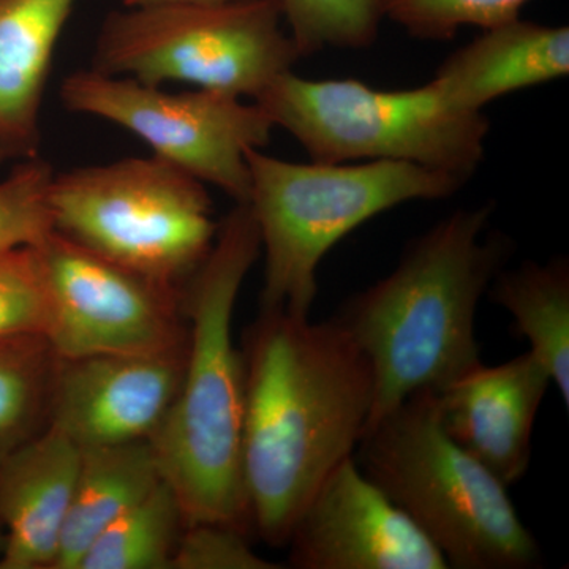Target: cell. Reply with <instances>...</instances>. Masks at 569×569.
Instances as JSON below:
<instances>
[{
	"label": "cell",
	"mask_w": 569,
	"mask_h": 569,
	"mask_svg": "<svg viewBox=\"0 0 569 569\" xmlns=\"http://www.w3.org/2000/svg\"><path fill=\"white\" fill-rule=\"evenodd\" d=\"M242 477L253 537L284 548L318 486L355 456L373 400L366 355L336 320L260 309L242 339Z\"/></svg>",
	"instance_id": "cell-1"
},
{
	"label": "cell",
	"mask_w": 569,
	"mask_h": 569,
	"mask_svg": "<svg viewBox=\"0 0 569 569\" xmlns=\"http://www.w3.org/2000/svg\"><path fill=\"white\" fill-rule=\"evenodd\" d=\"M490 213L489 204L449 213L340 307L336 320L373 372L365 436L408 396L440 395L481 362L478 305L512 252L503 234H488Z\"/></svg>",
	"instance_id": "cell-2"
},
{
	"label": "cell",
	"mask_w": 569,
	"mask_h": 569,
	"mask_svg": "<svg viewBox=\"0 0 569 569\" xmlns=\"http://www.w3.org/2000/svg\"><path fill=\"white\" fill-rule=\"evenodd\" d=\"M261 253L249 204L219 223L211 252L183 288L189 328L186 366L173 406L151 438L163 481L187 526L222 523L253 537L242 477L244 356L236 348L239 291Z\"/></svg>",
	"instance_id": "cell-3"
},
{
	"label": "cell",
	"mask_w": 569,
	"mask_h": 569,
	"mask_svg": "<svg viewBox=\"0 0 569 569\" xmlns=\"http://www.w3.org/2000/svg\"><path fill=\"white\" fill-rule=\"evenodd\" d=\"M356 462L455 569L541 567L508 488L445 430L436 392L408 396L358 445Z\"/></svg>",
	"instance_id": "cell-4"
},
{
	"label": "cell",
	"mask_w": 569,
	"mask_h": 569,
	"mask_svg": "<svg viewBox=\"0 0 569 569\" xmlns=\"http://www.w3.org/2000/svg\"><path fill=\"white\" fill-rule=\"evenodd\" d=\"M250 211L264 253L260 309L310 317L318 266L347 234L410 201L447 200L466 179L408 162L295 163L246 153Z\"/></svg>",
	"instance_id": "cell-5"
},
{
	"label": "cell",
	"mask_w": 569,
	"mask_h": 569,
	"mask_svg": "<svg viewBox=\"0 0 569 569\" xmlns=\"http://www.w3.org/2000/svg\"><path fill=\"white\" fill-rule=\"evenodd\" d=\"M254 103L287 130L312 162H408L470 181L485 159L489 121L452 107L432 82L370 88L353 78L307 80L280 74Z\"/></svg>",
	"instance_id": "cell-6"
},
{
	"label": "cell",
	"mask_w": 569,
	"mask_h": 569,
	"mask_svg": "<svg viewBox=\"0 0 569 569\" xmlns=\"http://www.w3.org/2000/svg\"><path fill=\"white\" fill-rule=\"evenodd\" d=\"M50 209L56 233L181 290L219 231L204 183L153 153L54 173Z\"/></svg>",
	"instance_id": "cell-7"
},
{
	"label": "cell",
	"mask_w": 569,
	"mask_h": 569,
	"mask_svg": "<svg viewBox=\"0 0 569 569\" xmlns=\"http://www.w3.org/2000/svg\"><path fill=\"white\" fill-rule=\"evenodd\" d=\"M279 0L134 7L108 14L91 69L144 84L183 82L257 99L301 59Z\"/></svg>",
	"instance_id": "cell-8"
},
{
	"label": "cell",
	"mask_w": 569,
	"mask_h": 569,
	"mask_svg": "<svg viewBox=\"0 0 569 569\" xmlns=\"http://www.w3.org/2000/svg\"><path fill=\"white\" fill-rule=\"evenodd\" d=\"M63 107L93 116L141 138L153 156L247 203L246 153L263 149L276 127L260 104L231 93L197 89L163 91L132 78L78 70L63 78Z\"/></svg>",
	"instance_id": "cell-9"
},
{
	"label": "cell",
	"mask_w": 569,
	"mask_h": 569,
	"mask_svg": "<svg viewBox=\"0 0 569 569\" xmlns=\"http://www.w3.org/2000/svg\"><path fill=\"white\" fill-rule=\"evenodd\" d=\"M37 249L50 288L47 337L59 358L157 351L187 342L181 288L108 260L54 230Z\"/></svg>",
	"instance_id": "cell-10"
},
{
	"label": "cell",
	"mask_w": 569,
	"mask_h": 569,
	"mask_svg": "<svg viewBox=\"0 0 569 569\" xmlns=\"http://www.w3.org/2000/svg\"><path fill=\"white\" fill-rule=\"evenodd\" d=\"M284 548L296 569H448L440 550L355 456L318 486Z\"/></svg>",
	"instance_id": "cell-11"
},
{
	"label": "cell",
	"mask_w": 569,
	"mask_h": 569,
	"mask_svg": "<svg viewBox=\"0 0 569 569\" xmlns=\"http://www.w3.org/2000/svg\"><path fill=\"white\" fill-rule=\"evenodd\" d=\"M186 358L187 342L59 358L50 426L81 449L151 440L173 406Z\"/></svg>",
	"instance_id": "cell-12"
},
{
	"label": "cell",
	"mask_w": 569,
	"mask_h": 569,
	"mask_svg": "<svg viewBox=\"0 0 569 569\" xmlns=\"http://www.w3.org/2000/svg\"><path fill=\"white\" fill-rule=\"evenodd\" d=\"M552 385L529 353L477 367L437 395L448 436L507 488L526 477L535 421Z\"/></svg>",
	"instance_id": "cell-13"
},
{
	"label": "cell",
	"mask_w": 569,
	"mask_h": 569,
	"mask_svg": "<svg viewBox=\"0 0 569 569\" xmlns=\"http://www.w3.org/2000/svg\"><path fill=\"white\" fill-rule=\"evenodd\" d=\"M80 462L52 426L0 462V569L54 568Z\"/></svg>",
	"instance_id": "cell-14"
},
{
	"label": "cell",
	"mask_w": 569,
	"mask_h": 569,
	"mask_svg": "<svg viewBox=\"0 0 569 569\" xmlns=\"http://www.w3.org/2000/svg\"><path fill=\"white\" fill-rule=\"evenodd\" d=\"M569 73V28L519 18L485 29L448 56L430 80L448 103L482 111L508 93Z\"/></svg>",
	"instance_id": "cell-15"
},
{
	"label": "cell",
	"mask_w": 569,
	"mask_h": 569,
	"mask_svg": "<svg viewBox=\"0 0 569 569\" xmlns=\"http://www.w3.org/2000/svg\"><path fill=\"white\" fill-rule=\"evenodd\" d=\"M77 0H0V142L11 159L39 152L56 48Z\"/></svg>",
	"instance_id": "cell-16"
},
{
	"label": "cell",
	"mask_w": 569,
	"mask_h": 569,
	"mask_svg": "<svg viewBox=\"0 0 569 569\" xmlns=\"http://www.w3.org/2000/svg\"><path fill=\"white\" fill-rule=\"evenodd\" d=\"M160 481L151 441L81 449L80 470L52 569H78L93 541Z\"/></svg>",
	"instance_id": "cell-17"
},
{
	"label": "cell",
	"mask_w": 569,
	"mask_h": 569,
	"mask_svg": "<svg viewBox=\"0 0 569 569\" xmlns=\"http://www.w3.org/2000/svg\"><path fill=\"white\" fill-rule=\"evenodd\" d=\"M490 298L515 320L516 335L526 337L530 353L545 367L553 387L569 406V261H523L501 269L490 283Z\"/></svg>",
	"instance_id": "cell-18"
},
{
	"label": "cell",
	"mask_w": 569,
	"mask_h": 569,
	"mask_svg": "<svg viewBox=\"0 0 569 569\" xmlns=\"http://www.w3.org/2000/svg\"><path fill=\"white\" fill-rule=\"evenodd\" d=\"M58 362L47 336L0 339V462L50 427Z\"/></svg>",
	"instance_id": "cell-19"
},
{
	"label": "cell",
	"mask_w": 569,
	"mask_h": 569,
	"mask_svg": "<svg viewBox=\"0 0 569 569\" xmlns=\"http://www.w3.org/2000/svg\"><path fill=\"white\" fill-rule=\"evenodd\" d=\"M186 526L173 489L160 481L93 541L78 569H171Z\"/></svg>",
	"instance_id": "cell-20"
},
{
	"label": "cell",
	"mask_w": 569,
	"mask_h": 569,
	"mask_svg": "<svg viewBox=\"0 0 569 569\" xmlns=\"http://www.w3.org/2000/svg\"><path fill=\"white\" fill-rule=\"evenodd\" d=\"M301 58L325 48L362 50L376 43L383 0H279Z\"/></svg>",
	"instance_id": "cell-21"
},
{
	"label": "cell",
	"mask_w": 569,
	"mask_h": 569,
	"mask_svg": "<svg viewBox=\"0 0 569 569\" xmlns=\"http://www.w3.org/2000/svg\"><path fill=\"white\" fill-rule=\"evenodd\" d=\"M529 0H383L385 18L418 40L448 41L467 26L485 29L519 18Z\"/></svg>",
	"instance_id": "cell-22"
},
{
	"label": "cell",
	"mask_w": 569,
	"mask_h": 569,
	"mask_svg": "<svg viewBox=\"0 0 569 569\" xmlns=\"http://www.w3.org/2000/svg\"><path fill=\"white\" fill-rule=\"evenodd\" d=\"M51 301L37 246L0 249V339L47 336Z\"/></svg>",
	"instance_id": "cell-23"
},
{
	"label": "cell",
	"mask_w": 569,
	"mask_h": 569,
	"mask_svg": "<svg viewBox=\"0 0 569 569\" xmlns=\"http://www.w3.org/2000/svg\"><path fill=\"white\" fill-rule=\"evenodd\" d=\"M52 176L51 164L37 156L0 181V249L39 246L51 233Z\"/></svg>",
	"instance_id": "cell-24"
},
{
	"label": "cell",
	"mask_w": 569,
	"mask_h": 569,
	"mask_svg": "<svg viewBox=\"0 0 569 569\" xmlns=\"http://www.w3.org/2000/svg\"><path fill=\"white\" fill-rule=\"evenodd\" d=\"M258 556L249 535L222 523H189L176 548L171 569H276Z\"/></svg>",
	"instance_id": "cell-25"
},
{
	"label": "cell",
	"mask_w": 569,
	"mask_h": 569,
	"mask_svg": "<svg viewBox=\"0 0 569 569\" xmlns=\"http://www.w3.org/2000/svg\"><path fill=\"white\" fill-rule=\"evenodd\" d=\"M238 2H242V0H122V6L126 9H134V7H220Z\"/></svg>",
	"instance_id": "cell-26"
},
{
	"label": "cell",
	"mask_w": 569,
	"mask_h": 569,
	"mask_svg": "<svg viewBox=\"0 0 569 569\" xmlns=\"http://www.w3.org/2000/svg\"><path fill=\"white\" fill-rule=\"evenodd\" d=\"M9 159H11L9 152H7V149L3 148L2 142H0V164H2L3 162H6V160Z\"/></svg>",
	"instance_id": "cell-27"
},
{
	"label": "cell",
	"mask_w": 569,
	"mask_h": 569,
	"mask_svg": "<svg viewBox=\"0 0 569 569\" xmlns=\"http://www.w3.org/2000/svg\"><path fill=\"white\" fill-rule=\"evenodd\" d=\"M3 548V529L2 526H0V552H2Z\"/></svg>",
	"instance_id": "cell-28"
}]
</instances>
